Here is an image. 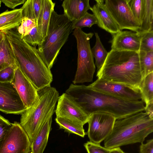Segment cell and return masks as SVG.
Masks as SVG:
<instances>
[{"instance_id":"obj_11","label":"cell","mask_w":153,"mask_h":153,"mask_svg":"<svg viewBox=\"0 0 153 153\" xmlns=\"http://www.w3.org/2000/svg\"><path fill=\"white\" fill-rule=\"evenodd\" d=\"M89 85L97 90L124 100L131 101L143 100L139 88L125 84L97 79Z\"/></svg>"},{"instance_id":"obj_41","label":"cell","mask_w":153,"mask_h":153,"mask_svg":"<svg viewBox=\"0 0 153 153\" xmlns=\"http://www.w3.org/2000/svg\"><path fill=\"white\" fill-rule=\"evenodd\" d=\"M1 0H0V7L1 6Z\"/></svg>"},{"instance_id":"obj_10","label":"cell","mask_w":153,"mask_h":153,"mask_svg":"<svg viewBox=\"0 0 153 153\" xmlns=\"http://www.w3.org/2000/svg\"><path fill=\"white\" fill-rule=\"evenodd\" d=\"M116 119L109 114L96 112L91 114L88 123L87 134L90 141L100 144L111 132Z\"/></svg>"},{"instance_id":"obj_17","label":"cell","mask_w":153,"mask_h":153,"mask_svg":"<svg viewBox=\"0 0 153 153\" xmlns=\"http://www.w3.org/2000/svg\"><path fill=\"white\" fill-rule=\"evenodd\" d=\"M62 6L64 14L71 22L79 19L91 8L89 0H65Z\"/></svg>"},{"instance_id":"obj_28","label":"cell","mask_w":153,"mask_h":153,"mask_svg":"<svg viewBox=\"0 0 153 153\" xmlns=\"http://www.w3.org/2000/svg\"><path fill=\"white\" fill-rule=\"evenodd\" d=\"M128 2L134 18L140 27L144 11L143 0H128Z\"/></svg>"},{"instance_id":"obj_40","label":"cell","mask_w":153,"mask_h":153,"mask_svg":"<svg viewBox=\"0 0 153 153\" xmlns=\"http://www.w3.org/2000/svg\"><path fill=\"white\" fill-rule=\"evenodd\" d=\"M4 33L2 31H0V43L3 39L4 35Z\"/></svg>"},{"instance_id":"obj_7","label":"cell","mask_w":153,"mask_h":153,"mask_svg":"<svg viewBox=\"0 0 153 153\" xmlns=\"http://www.w3.org/2000/svg\"><path fill=\"white\" fill-rule=\"evenodd\" d=\"M73 34L76 39L78 53L77 68L73 84L92 82L96 68L90 41L94 33H86L77 28L74 30Z\"/></svg>"},{"instance_id":"obj_27","label":"cell","mask_w":153,"mask_h":153,"mask_svg":"<svg viewBox=\"0 0 153 153\" xmlns=\"http://www.w3.org/2000/svg\"><path fill=\"white\" fill-rule=\"evenodd\" d=\"M72 22V29L79 28L81 29L84 27H91L93 25L97 24V20L93 14L86 12L79 19Z\"/></svg>"},{"instance_id":"obj_29","label":"cell","mask_w":153,"mask_h":153,"mask_svg":"<svg viewBox=\"0 0 153 153\" xmlns=\"http://www.w3.org/2000/svg\"><path fill=\"white\" fill-rule=\"evenodd\" d=\"M37 25V23L35 19L24 17L20 25L17 29L18 32L23 38L28 35L32 29Z\"/></svg>"},{"instance_id":"obj_39","label":"cell","mask_w":153,"mask_h":153,"mask_svg":"<svg viewBox=\"0 0 153 153\" xmlns=\"http://www.w3.org/2000/svg\"><path fill=\"white\" fill-rule=\"evenodd\" d=\"M109 153H125L120 147L110 149Z\"/></svg>"},{"instance_id":"obj_36","label":"cell","mask_w":153,"mask_h":153,"mask_svg":"<svg viewBox=\"0 0 153 153\" xmlns=\"http://www.w3.org/2000/svg\"><path fill=\"white\" fill-rule=\"evenodd\" d=\"M139 153H153V139L148 140L146 143H141Z\"/></svg>"},{"instance_id":"obj_3","label":"cell","mask_w":153,"mask_h":153,"mask_svg":"<svg viewBox=\"0 0 153 153\" xmlns=\"http://www.w3.org/2000/svg\"><path fill=\"white\" fill-rule=\"evenodd\" d=\"M97 76L99 79L139 88L143 77L138 52L111 49Z\"/></svg>"},{"instance_id":"obj_8","label":"cell","mask_w":153,"mask_h":153,"mask_svg":"<svg viewBox=\"0 0 153 153\" xmlns=\"http://www.w3.org/2000/svg\"><path fill=\"white\" fill-rule=\"evenodd\" d=\"M128 0H105V6L120 30L128 29L138 33L140 26L134 18Z\"/></svg>"},{"instance_id":"obj_14","label":"cell","mask_w":153,"mask_h":153,"mask_svg":"<svg viewBox=\"0 0 153 153\" xmlns=\"http://www.w3.org/2000/svg\"><path fill=\"white\" fill-rule=\"evenodd\" d=\"M55 112L56 117L71 119L84 125L88 123L90 117L65 93L59 96Z\"/></svg>"},{"instance_id":"obj_26","label":"cell","mask_w":153,"mask_h":153,"mask_svg":"<svg viewBox=\"0 0 153 153\" xmlns=\"http://www.w3.org/2000/svg\"><path fill=\"white\" fill-rule=\"evenodd\" d=\"M140 67L143 78L153 72V51L138 52Z\"/></svg>"},{"instance_id":"obj_13","label":"cell","mask_w":153,"mask_h":153,"mask_svg":"<svg viewBox=\"0 0 153 153\" xmlns=\"http://www.w3.org/2000/svg\"><path fill=\"white\" fill-rule=\"evenodd\" d=\"M11 82L26 108L32 106L38 98V90L22 71L17 62L14 77Z\"/></svg>"},{"instance_id":"obj_6","label":"cell","mask_w":153,"mask_h":153,"mask_svg":"<svg viewBox=\"0 0 153 153\" xmlns=\"http://www.w3.org/2000/svg\"><path fill=\"white\" fill-rule=\"evenodd\" d=\"M72 29V22L64 14L54 10L51 14L47 35L37 48L41 57L50 69Z\"/></svg>"},{"instance_id":"obj_21","label":"cell","mask_w":153,"mask_h":153,"mask_svg":"<svg viewBox=\"0 0 153 153\" xmlns=\"http://www.w3.org/2000/svg\"><path fill=\"white\" fill-rule=\"evenodd\" d=\"M16 62L10 45L5 34L0 43V71Z\"/></svg>"},{"instance_id":"obj_37","label":"cell","mask_w":153,"mask_h":153,"mask_svg":"<svg viewBox=\"0 0 153 153\" xmlns=\"http://www.w3.org/2000/svg\"><path fill=\"white\" fill-rule=\"evenodd\" d=\"M8 7L11 9H14L16 7L21 4H24L25 0H1Z\"/></svg>"},{"instance_id":"obj_24","label":"cell","mask_w":153,"mask_h":153,"mask_svg":"<svg viewBox=\"0 0 153 153\" xmlns=\"http://www.w3.org/2000/svg\"><path fill=\"white\" fill-rule=\"evenodd\" d=\"M139 88L145 105L153 102V72L143 78Z\"/></svg>"},{"instance_id":"obj_16","label":"cell","mask_w":153,"mask_h":153,"mask_svg":"<svg viewBox=\"0 0 153 153\" xmlns=\"http://www.w3.org/2000/svg\"><path fill=\"white\" fill-rule=\"evenodd\" d=\"M91 10L96 17L98 26L113 35L121 30L106 7L104 0H95Z\"/></svg>"},{"instance_id":"obj_25","label":"cell","mask_w":153,"mask_h":153,"mask_svg":"<svg viewBox=\"0 0 153 153\" xmlns=\"http://www.w3.org/2000/svg\"><path fill=\"white\" fill-rule=\"evenodd\" d=\"M96 42L95 45L91 49L92 55L95 60V65L99 70L103 65L107 56L108 52L104 47L97 33H95Z\"/></svg>"},{"instance_id":"obj_2","label":"cell","mask_w":153,"mask_h":153,"mask_svg":"<svg viewBox=\"0 0 153 153\" xmlns=\"http://www.w3.org/2000/svg\"><path fill=\"white\" fill-rule=\"evenodd\" d=\"M3 31L9 42L18 66L37 89L39 90L51 86L53 75L36 47L25 42L17 28Z\"/></svg>"},{"instance_id":"obj_4","label":"cell","mask_w":153,"mask_h":153,"mask_svg":"<svg viewBox=\"0 0 153 153\" xmlns=\"http://www.w3.org/2000/svg\"><path fill=\"white\" fill-rule=\"evenodd\" d=\"M153 131V118L139 112L116 120L113 130L104 140V147L111 149L136 143H143Z\"/></svg>"},{"instance_id":"obj_18","label":"cell","mask_w":153,"mask_h":153,"mask_svg":"<svg viewBox=\"0 0 153 153\" xmlns=\"http://www.w3.org/2000/svg\"><path fill=\"white\" fill-rule=\"evenodd\" d=\"M55 4V3L51 0H42L37 27L39 33L43 40L47 34L51 14L54 10Z\"/></svg>"},{"instance_id":"obj_15","label":"cell","mask_w":153,"mask_h":153,"mask_svg":"<svg viewBox=\"0 0 153 153\" xmlns=\"http://www.w3.org/2000/svg\"><path fill=\"white\" fill-rule=\"evenodd\" d=\"M112 36L110 42L111 49L136 52L140 51L141 36L137 33L121 30Z\"/></svg>"},{"instance_id":"obj_20","label":"cell","mask_w":153,"mask_h":153,"mask_svg":"<svg viewBox=\"0 0 153 153\" xmlns=\"http://www.w3.org/2000/svg\"><path fill=\"white\" fill-rule=\"evenodd\" d=\"M21 8L12 10H8L0 14V31L17 28L22 19Z\"/></svg>"},{"instance_id":"obj_1","label":"cell","mask_w":153,"mask_h":153,"mask_svg":"<svg viewBox=\"0 0 153 153\" xmlns=\"http://www.w3.org/2000/svg\"><path fill=\"white\" fill-rule=\"evenodd\" d=\"M65 93L88 116L102 112L111 114L117 120L145 110L142 100H124L97 90L89 85L72 83Z\"/></svg>"},{"instance_id":"obj_32","label":"cell","mask_w":153,"mask_h":153,"mask_svg":"<svg viewBox=\"0 0 153 153\" xmlns=\"http://www.w3.org/2000/svg\"><path fill=\"white\" fill-rule=\"evenodd\" d=\"M16 64L17 61L15 65L9 66L0 71V82H12L14 77Z\"/></svg>"},{"instance_id":"obj_22","label":"cell","mask_w":153,"mask_h":153,"mask_svg":"<svg viewBox=\"0 0 153 153\" xmlns=\"http://www.w3.org/2000/svg\"><path fill=\"white\" fill-rule=\"evenodd\" d=\"M55 121L60 129H63L69 133L76 134L82 137L86 134L83 128L84 125L77 121L60 117H56Z\"/></svg>"},{"instance_id":"obj_33","label":"cell","mask_w":153,"mask_h":153,"mask_svg":"<svg viewBox=\"0 0 153 153\" xmlns=\"http://www.w3.org/2000/svg\"><path fill=\"white\" fill-rule=\"evenodd\" d=\"M88 153H109L110 149L91 141H88L84 144Z\"/></svg>"},{"instance_id":"obj_19","label":"cell","mask_w":153,"mask_h":153,"mask_svg":"<svg viewBox=\"0 0 153 153\" xmlns=\"http://www.w3.org/2000/svg\"><path fill=\"white\" fill-rule=\"evenodd\" d=\"M52 118V116L47 119L31 143L30 153H43L47 145L51 129Z\"/></svg>"},{"instance_id":"obj_12","label":"cell","mask_w":153,"mask_h":153,"mask_svg":"<svg viewBox=\"0 0 153 153\" xmlns=\"http://www.w3.org/2000/svg\"><path fill=\"white\" fill-rule=\"evenodd\" d=\"M27 109L13 84L0 82V111L21 114Z\"/></svg>"},{"instance_id":"obj_9","label":"cell","mask_w":153,"mask_h":153,"mask_svg":"<svg viewBox=\"0 0 153 153\" xmlns=\"http://www.w3.org/2000/svg\"><path fill=\"white\" fill-rule=\"evenodd\" d=\"M31 143L20 123L14 122L0 147V153H30Z\"/></svg>"},{"instance_id":"obj_5","label":"cell","mask_w":153,"mask_h":153,"mask_svg":"<svg viewBox=\"0 0 153 153\" xmlns=\"http://www.w3.org/2000/svg\"><path fill=\"white\" fill-rule=\"evenodd\" d=\"M59 96L58 91L51 86L39 90L36 102L21 114L20 125L31 143L45 122L52 116Z\"/></svg>"},{"instance_id":"obj_38","label":"cell","mask_w":153,"mask_h":153,"mask_svg":"<svg viewBox=\"0 0 153 153\" xmlns=\"http://www.w3.org/2000/svg\"><path fill=\"white\" fill-rule=\"evenodd\" d=\"M144 111L150 117L153 118V102L145 105Z\"/></svg>"},{"instance_id":"obj_30","label":"cell","mask_w":153,"mask_h":153,"mask_svg":"<svg viewBox=\"0 0 153 153\" xmlns=\"http://www.w3.org/2000/svg\"><path fill=\"white\" fill-rule=\"evenodd\" d=\"M22 38L28 44L34 47L40 45L43 41L39 33L37 26L33 28L28 35Z\"/></svg>"},{"instance_id":"obj_23","label":"cell","mask_w":153,"mask_h":153,"mask_svg":"<svg viewBox=\"0 0 153 153\" xmlns=\"http://www.w3.org/2000/svg\"><path fill=\"white\" fill-rule=\"evenodd\" d=\"M142 22L138 33L141 35L153 30V0H143Z\"/></svg>"},{"instance_id":"obj_35","label":"cell","mask_w":153,"mask_h":153,"mask_svg":"<svg viewBox=\"0 0 153 153\" xmlns=\"http://www.w3.org/2000/svg\"><path fill=\"white\" fill-rule=\"evenodd\" d=\"M42 0H31L33 11L37 23L40 12Z\"/></svg>"},{"instance_id":"obj_31","label":"cell","mask_w":153,"mask_h":153,"mask_svg":"<svg viewBox=\"0 0 153 153\" xmlns=\"http://www.w3.org/2000/svg\"><path fill=\"white\" fill-rule=\"evenodd\" d=\"M140 51H153V30L141 35Z\"/></svg>"},{"instance_id":"obj_34","label":"cell","mask_w":153,"mask_h":153,"mask_svg":"<svg viewBox=\"0 0 153 153\" xmlns=\"http://www.w3.org/2000/svg\"><path fill=\"white\" fill-rule=\"evenodd\" d=\"M12 125L8 120L0 114V147Z\"/></svg>"}]
</instances>
